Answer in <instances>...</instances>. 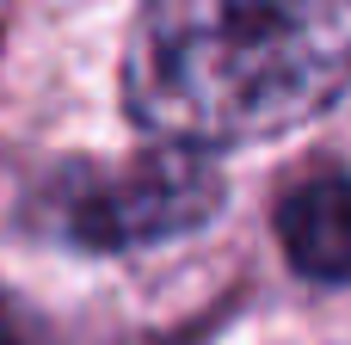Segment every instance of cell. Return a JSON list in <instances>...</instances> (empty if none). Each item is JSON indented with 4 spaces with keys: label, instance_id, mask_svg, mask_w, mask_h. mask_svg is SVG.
<instances>
[{
    "label": "cell",
    "instance_id": "cell-1",
    "mask_svg": "<svg viewBox=\"0 0 351 345\" xmlns=\"http://www.w3.org/2000/svg\"><path fill=\"white\" fill-rule=\"evenodd\" d=\"M351 0H148L123 43V111L148 142L222 154L339 105Z\"/></svg>",
    "mask_w": 351,
    "mask_h": 345
},
{
    "label": "cell",
    "instance_id": "cell-2",
    "mask_svg": "<svg viewBox=\"0 0 351 345\" xmlns=\"http://www.w3.org/2000/svg\"><path fill=\"white\" fill-rule=\"evenodd\" d=\"M222 191L210 154L154 142L123 167H68L43 191V222L80 253H136L216 222Z\"/></svg>",
    "mask_w": 351,
    "mask_h": 345
},
{
    "label": "cell",
    "instance_id": "cell-3",
    "mask_svg": "<svg viewBox=\"0 0 351 345\" xmlns=\"http://www.w3.org/2000/svg\"><path fill=\"white\" fill-rule=\"evenodd\" d=\"M278 241L290 253V265L308 278V284H346L351 272V191H346V173L327 167L302 185L284 191L278 204Z\"/></svg>",
    "mask_w": 351,
    "mask_h": 345
},
{
    "label": "cell",
    "instance_id": "cell-4",
    "mask_svg": "<svg viewBox=\"0 0 351 345\" xmlns=\"http://www.w3.org/2000/svg\"><path fill=\"white\" fill-rule=\"evenodd\" d=\"M0 345H25V333H19V321H12L6 302H0Z\"/></svg>",
    "mask_w": 351,
    "mask_h": 345
}]
</instances>
